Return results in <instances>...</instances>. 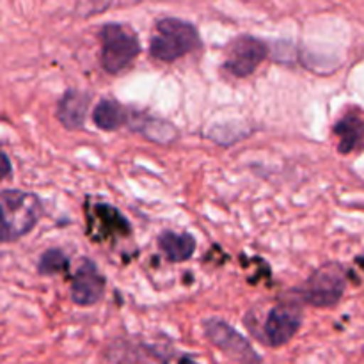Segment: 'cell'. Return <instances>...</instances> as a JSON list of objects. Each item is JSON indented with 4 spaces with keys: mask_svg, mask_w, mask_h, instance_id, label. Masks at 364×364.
<instances>
[{
    "mask_svg": "<svg viewBox=\"0 0 364 364\" xmlns=\"http://www.w3.org/2000/svg\"><path fill=\"white\" fill-rule=\"evenodd\" d=\"M201 46V36L196 25L180 18H162L156 21L149 39V53L160 63H176Z\"/></svg>",
    "mask_w": 364,
    "mask_h": 364,
    "instance_id": "1",
    "label": "cell"
},
{
    "mask_svg": "<svg viewBox=\"0 0 364 364\" xmlns=\"http://www.w3.org/2000/svg\"><path fill=\"white\" fill-rule=\"evenodd\" d=\"M269 57V45L255 36H238L230 43L224 59V70L237 78L251 77Z\"/></svg>",
    "mask_w": 364,
    "mask_h": 364,
    "instance_id": "6",
    "label": "cell"
},
{
    "mask_svg": "<svg viewBox=\"0 0 364 364\" xmlns=\"http://www.w3.org/2000/svg\"><path fill=\"white\" fill-rule=\"evenodd\" d=\"M2 206V242L18 240L34 230L43 215V203L32 192L4 188L0 194Z\"/></svg>",
    "mask_w": 364,
    "mask_h": 364,
    "instance_id": "2",
    "label": "cell"
},
{
    "mask_svg": "<svg viewBox=\"0 0 364 364\" xmlns=\"http://www.w3.org/2000/svg\"><path fill=\"white\" fill-rule=\"evenodd\" d=\"M100 63L110 75H119L134 64L141 53L137 34L123 23H105L100 31Z\"/></svg>",
    "mask_w": 364,
    "mask_h": 364,
    "instance_id": "3",
    "label": "cell"
},
{
    "mask_svg": "<svg viewBox=\"0 0 364 364\" xmlns=\"http://www.w3.org/2000/svg\"><path fill=\"white\" fill-rule=\"evenodd\" d=\"M70 269V258L60 249H48L39 256L38 274L39 276H55Z\"/></svg>",
    "mask_w": 364,
    "mask_h": 364,
    "instance_id": "15",
    "label": "cell"
},
{
    "mask_svg": "<svg viewBox=\"0 0 364 364\" xmlns=\"http://www.w3.org/2000/svg\"><path fill=\"white\" fill-rule=\"evenodd\" d=\"M347 288V272L340 263H326L308 277L299 297L313 308H334Z\"/></svg>",
    "mask_w": 364,
    "mask_h": 364,
    "instance_id": "4",
    "label": "cell"
},
{
    "mask_svg": "<svg viewBox=\"0 0 364 364\" xmlns=\"http://www.w3.org/2000/svg\"><path fill=\"white\" fill-rule=\"evenodd\" d=\"M355 263H358L359 267H361V269L364 270V255H361V256H358V258H355Z\"/></svg>",
    "mask_w": 364,
    "mask_h": 364,
    "instance_id": "17",
    "label": "cell"
},
{
    "mask_svg": "<svg viewBox=\"0 0 364 364\" xmlns=\"http://www.w3.org/2000/svg\"><path fill=\"white\" fill-rule=\"evenodd\" d=\"M128 127L155 142H169L176 137V128L173 124L148 116L144 112H137V110H132V119Z\"/></svg>",
    "mask_w": 364,
    "mask_h": 364,
    "instance_id": "14",
    "label": "cell"
},
{
    "mask_svg": "<svg viewBox=\"0 0 364 364\" xmlns=\"http://www.w3.org/2000/svg\"><path fill=\"white\" fill-rule=\"evenodd\" d=\"M89 235L95 240L105 242L112 238H124L132 233V228L123 213L107 203H98L87 212Z\"/></svg>",
    "mask_w": 364,
    "mask_h": 364,
    "instance_id": "9",
    "label": "cell"
},
{
    "mask_svg": "<svg viewBox=\"0 0 364 364\" xmlns=\"http://www.w3.org/2000/svg\"><path fill=\"white\" fill-rule=\"evenodd\" d=\"M334 135L338 137V151L348 155L364 146V119L358 110H348L334 124Z\"/></svg>",
    "mask_w": 364,
    "mask_h": 364,
    "instance_id": "11",
    "label": "cell"
},
{
    "mask_svg": "<svg viewBox=\"0 0 364 364\" xmlns=\"http://www.w3.org/2000/svg\"><path fill=\"white\" fill-rule=\"evenodd\" d=\"M159 249L171 263H183L194 256L196 238L191 233L162 231L159 235Z\"/></svg>",
    "mask_w": 364,
    "mask_h": 364,
    "instance_id": "13",
    "label": "cell"
},
{
    "mask_svg": "<svg viewBox=\"0 0 364 364\" xmlns=\"http://www.w3.org/2000/svg\"><path fill=\"white\" fill-rule=\"evenodd\" d=\"M2 160H4V174L2 178L4 180H9L11 174H13V166H11V160L7 153H2Z\"/></svg>",
    "mask_w": 364,
    "mask_h": 364,
    "instance_id": "16",
    "label": "cell"
},
{
    "mask_svg": "<svg viewBox=\"0 0 364 364\" xmlns=\"http://www.w3.org/2000/svg\"><path fill=\"white\" fill-rule=\"evenodd\" d=\"M203 331H205L206 340H208L213 347H217L219 350H223L224 354L230 355V358L244 363L262 361V358L252 350L247 338H245L244 334L238 333V331L235 329V327H231L230 323L224 322V320H205Z\"/></svg>",
    "mask_w": 364,
    "mask_h": 364,
    "instance_id": "7",
    "label": "cell"
},
{
    "mask_svg": "<svg viewBox=\"0 0 364 364\" xmlns=\"http://www.w3.org/2000/svg\"><path fill=\"white\" fill-rule=\"evenodd\" d=\"M105 276L100 272L95 262L84 259L71 277V301L73 304L85 306V308L95 306L105 294Z\"/></svg>",
    "mask_w": 364,
    "mask_h": 364,
    "instance_id": "8",
    "label": "cell"
},
{
    "mask_svg": "<svg viewBox=\"0 0 364 364\" xmlns=\"http://www.w3.org/2000/svg\"><path fill=\"white\" fill-rule=\"evenodd\" d=\"M91 95L78 89H68L57 103V119L66 130L77 132L84 128Z\"/></svg>",
    "mask_w": 364,
    "mask_h": 364,
    "instance_id": "10",
    "label": "cell"
},
{
    "mask_svg": "<svg viewBox=\"0 0 364 364\" xmlns=\"http://www.w3.org/2000/svg\"><path fill=\"white\" fill-rule=\"evenodd\" d=\"M304 313L299 302L287 299L274 306L263 323V343L272 348H279L294 340L302 326Z\"/></svg>",
    "mask_w": 364,
    "mask_h": 364,
    "instance_id": "5",
    "label": "cell"
},
{
    "mask_svg": "<svg viewBox=\"0 0 364 364\" xmlns=\"http://www.w3.org/2000/svg\"><path fill=\"white\" fill-rule=\"evenodd\" d=\"M132 119V109L124 107L116 100H102L92 109V123L103 132H114L128 127Z\"/></svg>",
    "mask_w": 364,
    "mask_h": 364,
    "instance_id": "12",
    "label": "cell"
}]
</instances>
